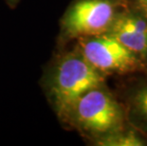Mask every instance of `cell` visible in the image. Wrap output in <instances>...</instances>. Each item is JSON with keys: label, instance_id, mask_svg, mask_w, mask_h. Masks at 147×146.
<instances>
[{"label": "cell", "instance_id": "obj_1", "mask_svg": "<svg viewBox=\"0 0 147 146\" xmlns=\"http://www.w3.org/2000/svg\"><path fill=\"white\" fill-rule=\"evenodd\" d=\"M84 135L98 139L125 128L123 105L104 85L90 89L69 107L62 118Z\"/></svg>", "mask_w": 147, "mask_h": 146}, {"label": "cell", "instance_id": "obj_2", "mask_svg": "<svg viewBox=\"0 0 147 146\" xmlns=\"http://www.w3.org/2000/svg\"><path fill=\"white\" fill-rule=\"evenodd\" d=\"M104 82V74L78 50L65 54L55 65L49 81V94L59 116L63 118L81 96Z\"/></svg>", "mask_w": 147, "mask_h": 146}, {"label": "cell", "instance_id": "obj_3", "mask_svg": "<svg viewBox=\"0 0 147 146\" xmlns=\"http://www.w3.org/2000/svg\"><path fill=\"white\" fill-rule=\"evenodd\" d=\"M119 0H77L62 19V32L67 39L106 33L121 11Z\"/></svg>", "mask_w": 147, "mask_h": 146}, {"label": "cell", "instance_id": "obj_4", "mask_svg": "<svg viewBox=\"0 0 147 146\" xmlns=\"http://www.w3.org/2000/svg\"><path fill=\"white\" fill-rule=\"evenodd\" d=\"M78 51L102 74L130 73L147 67L142 59L107 33L79 38Z\"/></svg>", "mask_w": 147, "mask_h": 146}, {"label": "cell", "instance_id": "obj_5", "mask_svg": "<svg viewBox=\"0 0 147 146\" xmlns=\"http://www.w3.org/2000/svg\"><path fill=\"white\" fill-rule=\"evenodd\" d=\"M106 33L147 64V18L139 11H120Z\"/></svg>", "mask_w": 147, "mask_h": 146}, {"label": "cell", "instance_id": "obj_6", "mask_svg": "<svg viewBox=\"0 0 147 146\" xmlns=\"http://www.w3.org/2000/svg\"><path fill=\"white\" fill-rule=\"evenodd\" d=\"M123 109L126 122L147 137V79L139 81L131 87Z\"/></svg>", "mask_w": 147, "mask_h": 146}, {"label": "cell", "instance_id": "obj_7", "mask_svg": "<svg viewBox=\"0 0 147 146\" xmlns=\"http://www.w3.org/2000/svg\"><path fill=\"white\" fill-rule=\"evenodd\" d=\"M100 146H144L146 141L138 134L136 130H126L125 128L102 137L94 141Z\"/></svg>", "mask_w": 147, "mask_h": 146}, {"label": "cell", "instance_id": "obj_8", "mask_svg": "<svg viewBox=\"0 0 147 146\" xmlns=\"http://www.w3.org/2000/svg\"><path fill=\"white\" fill-rule=\"evenodd\" d=\"M133 8L147 18V0H133Z\"/></svg>", "mask_w": 147, "mask_h": 146}]
</instances>
